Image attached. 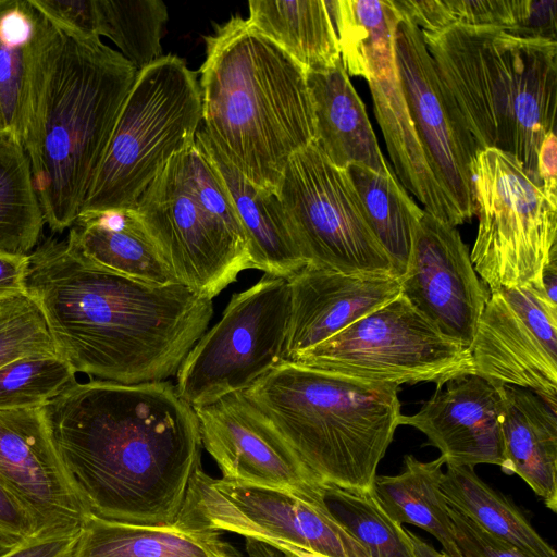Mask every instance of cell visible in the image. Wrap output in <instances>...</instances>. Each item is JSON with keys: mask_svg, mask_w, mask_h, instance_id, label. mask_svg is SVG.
I'll use <instances>...</instances> for the list:
<instances>
[{"mask_svg": "<svg viewBox=\"0 0 557 557\" xmlns=\"http://www.w3.org/2000/svg\"><path fill=\"white\" fill-rule=\"evenodd\" d=\"M59 457L89 515L173 525L201 467L194 408L169 381H75L45 406Z\"/></svg>", "mask_w": 557, "mask_h": 557, "instance_id": "obj_1", "label": "cell"}, {"mask_svg": "<svg viewBox=\"0 0 557 557\" xmlns=\"http://www.w3.org/2000/svg\"><path fill=\"white\" fill-rule=\"evenodd\" d=\"M25 285L58 355L75 372L120 384L165 381L207 331L211 299L182 284L152 285L110 271L71 235L29 255Z\"/></svg>", "mask_w": 557, "mask_h": 557, "instance_id": "obj_2", "label": "cell"}, {"mask_svg": "<svg viewBox=\"0 0 557 557\" xmlns=\"http://www.w3.org/2000/svg\"><path fill=\"white\" fill-rule=\"evenodd\" d=\"M17 137L52 233L71 228L136 79L135 67L100 37L74 32L27 0Z\"/></svg>", "mask_w": 557, "mask_h": 557, "instance_id": "obj_3", "label": "cell"}, {"mask_svg": "<svg viewBox=\"0 0 557 557\" xmlns=\"http://www.w3.org/2000/svg\"><path fill=\"white\" fill-rule=\"evenodd\" d=\"M205 41L202 129L251 184L276 194L290 157L315 137L306 71L239 15Z\"/></svg>", "mask_w": 557, "mask_h": 557, "instance_id": "obj_4", "label": "cell"}, {"mask_svg": "<svg viewBox=\"0 0 557 557\" xmlns=\"http://www.w3.org/2000/svg\"><path fill=\"white\" fill-rule=\"evenodd\" d=\"M422 38L453 120L476 152L504 151L539 177L537 153L556 125L557 41L460 26Z\"/></svg>", "mask_w": 557, "mask_h": 557, "instance_id": "obj_5", "label": "cell"}, {"mask_svg": "<svg viewBox=\"0 0 557 557\" xmlns=\"http://www.w3.org/2000/svg\"><path fill=\"white\" fill-rule=\"evenodd\" d=\"M398 389L284 360L243 394L320 485L369 491L400 425Z\"/></svg>", "mask_w": 557, "mask_h": 557, "instance_id": "obj_6", "label": "cell"}, {"mask_svg": "<svg viewBox=\"0 0 557 557\" xmlns=\"http://www.w3.org/2000/svg\"><path fill=\"white\" fill-rule=\"evenodd\" d=\"M135 211L178 283L201 297L251 269L234 207L196 143L160 170Z\"/></svg>", "mask_w": 557, "mask_h": 557, "instance_id": "obj_7", "label": "cell"}, {"mask_svg": "<svg viewBox=\"0 0 557 557\" xmlns=\"http://www.w3.org/2000/svg\"><path fill=\"white\" fill-rule=\"evenodd\" d=\"M201 120L197 73L185 60L166 54L139 71L81 211L135 209L160 170L195 144Z\"/></svg>", "mask_w": 557, "mask_h": 557, "instance_id": "obj_8", "label": "cell"}, {"mask_svg": "<svg viewBox=\"0 0 557 557\" xmlns=\"http://www.w3.org/2000/svg\"><path fill=\"white\" fill-rule=\"evenodd\" d=\"M473 190L479 226L470 252L488 292L533 285L557 252V200L515 157L493 148L478 152Z\"/></svg>", "mask_w": 557, "mask_h": 557, "instance_id": "obj_9", "label": "cell"}, {"mask_svg": "<svg viewBox=\"0 0 557 557\" xmlns=\"http://www.w3.org/2000/svg\"><path fill=\"white\" fill-rule=\"evenodd\" d=\"M348 75L364 78L396 176L424 211L457 226L463 219L436 180L412 124L395 63L400 16L391 0L326 1Z\"/></svg>", "mask_w": 557, "mask_h": 557, "instance_id": "obj_10", "label": "cell"}, {"mask_svg": "<svg viewBox=\"0 0 557 557\" xmlns=\"http://www.w3.org/2000/svg\"><path fill=\"white\" fill-rule=\"evenodd\" d=\"M290 361L398 386L438 387L474 373L470 348L445 336L401 294Z\"/></svg>", "mask_w": 557, "mask_h": 557, "instance_id": "obj_11", "label": "cell"}, {"mask_svg": "<svg viewBox=\"0 0 557 557\" xmlns=\"http://www.w3.org/2000/svg\"><path fill=\"white\" fill-rule=\"evenodd\" d=\"M276 195L306 265L396 277L347 170L314 141L290 157Z\"/></svg>", "mask_w": 557, "mask_h": 557, "instance_id": "obj_12", "label": "cell"}, {"mask_svg": "<svg viewBox=\"0 0 557 557\" xmlns=\"http://www.w3.org/2000/svg\"><path fill=\"white\" fill-rule=\"evenodd\" d=\"M289 313L286 278L265 274L234 294L178 368L175 387L181 398L196 408L249 388L285 360Z\"/></svg>", "mask_w": 557, "mask_h": 557, "instance_id": "obj_13", "label": "cell"}, {"mask_svg": "<svg viewBox=\"0 0 557 557\" xmlns=\"http://www.w3.org/2000/svg\"><path fill=\"white\" fill-rule=\"evenodd\" d=\"M175 525L226 531L274 547L288 544L329 557H371L337 521L325 499L194 473Z\"/></svg>", "mask_w": 557, "mask_h": 557, "instance_id": "obj_14", "label": "cell"}, {"mask_svg": "<svg viewBox=\"0 0 557 557\" xmlns=\"http://www.w3.org/2000/svg\"><path fill=\"white\" fill-rule=\"evenodd\" d=\"M469 348L474 374L530 389L557 411V305L544 289L490 292Z\"/></svg>", "mask_w": 557, "mask_h": 557, "instance_id": "obj_15", "label": "cell"}, {"mask_svg": "<svg viewBox=\"0 0 557 557\" xmlns=\"http://www.w3.org/2000/svg\"><path fill=\"white\" fill-rule=\"evenodd\" d=\"M0 487L27 513L39 540L77 536L90 516L55 449L44 406L0 410Z\"/></svg>", "mask_w": 557, "mask_h": 557, "instance_id": "obj_16", "label": "cell"}, {"mask_svg": "<svg viewBox=\"0 0 557 557\" xmlns=\"http://www.w3.org/2000/svg\"><path fill=\"white\" fill-rule=\"evenodd\" d=\"M201 445L222 479L324 500L325 490L243 392L194 408Z\"/></svg>", "mask_w": 557, "mask_h": 557, "instance_id": "obj_17", "label": "cell"}, {"mask_svg": "<svg viewBox=\"0 0 557 557\" xmlns=\"http://www.w3.org/2000/svg\"><path fill=\"white\" fill-rule=\"evenodd\" d=\"M400 294L445 336L470 347L490 292L460 233L423 210L412 232Z\"/></svg>", "mask_w": 557, "mask_h": 557, "instance_id": "obj_18", "label": "cell"}, {"mask_svg": "<svg viewBox=\"0 0 557 557\" xmlns=\"http://www.w3.org/2000/svg\"><path fill=\"white\" fill-rule=\"evenodd\" d=\"M394 52L409 114L428 162L463 221H471L476 213L472 169L478 152L455 124L443 99L420 29L400 20Z\"/></svg>", "mask_w": 557, "mask_h": 557, "instance_id": "obj_19", "label": "cell"}, {"mask_svg": "<svg viewBox=\"0 0 557 557\" xmlns=\"http://www.w3.org/2000/svg\"><path fill=\"white\" fill-rule=\"evenodd\" d=\"M504 385L465 374L436 387L418 412L401 416L435 446L445 465L474 468L504 463Z\"/></svg>", "mask_w": 557, "mask_h": 557, "instance_id": "obj_20", "label": "cell"}, {"mask_svg": "<svg viewBox=\"0 0 557 557\" xmlns=\"http://www.w3.org/2000/svg\"><path fill=\"white\" fill-rule=\"evenodd\" d=\"M290 313L285 360L326 341L400 294L391 275L343 273L306 265L287 278Z\"/></svg>", "mask_w": 557, "mask_h": 557, "instance_id": "obj_21", "label": "cell"}, {"mask_svg": "<svg viewBox=\"0 0 557 557\" xmlns=\"http://www.w3.org/2000/svg\"><path fill=\"white\" fill-rule=\"evenodd\" d=\"M195 143L234 207L247 240L251 269L287 280L306 267L277 195L251 184L202 128L198 129Z\"/></svg>", "mask_w": 557, "mask_h": 557, "instance_id": "obj_22", "label": "cell"}, {"mask_svg": "<svg viewBox=\"0 0 557 557\" xmlns=\"http://www.w3.org/2000/svg\"><path fill=\"white\" fill-rule=\"evenodd\" d=\"M312 102L314 143L338 168L350 163L385 171V161L366 108L355 90L343 62L306 73Z\"/></svg>", "mask_w": 557, "mask_h": 557, "instance_id": "obj_23", "label": "cell"}, {"mask_svg": "<svg viewBox=\"0 0 557 557\" xmlns=\"http://www.w3.org/2000/svg\"><path fill=\"white\" fill-rule=\"evenodd\" d=\"M504 463L557 512V419L536 394L504 385Z\"/></svg>", "mask_w": 557, "mask_h": 557, "instance_id": "obj_24", "label": "cell"}, {"mask_svg": "<svg viewBox=\"0 0 557 557\" xmlns=\"http://www.w3.org/2000/svg\"><path fill=\"white\" fill-rule=\"evenodd\" d=\"M400 20L421 34L453 27H492L523 37L556 40V0H391Z\"/></svg>", "mask_w": 557, "mask_h": 557, "instance_id": "obj_25", "label": "cell"}, {"mask_svg": "<svg viewBox=\"0 0 557 557\" xmlns=\"http://www.w3.org/2000/svg\"><path fill=\"white\" fill-rule=\"evenodd\" d=\"M69 235L110 271L152 285L180 284L135 209L81 211Z\"/></svg>", "mask_w": 557, "mask_h": 557, "instance_id": "obj_26", "label": "cell"}, {"mask_svg": "<svg viewBox=\"0 0 557 557\" xmlns=\"http://www.w3.org/2000/svg\"><path fill=\"white\" fill-rule=\"evenodd\" d=\"M75 557H243L216 531L104 520L89 516Z\"/></svg>", "mask_w": 557, "mask_h": 557, "instance_id": "obj_27", "label": "cell"}, {"mask_svg": "<svg viewBox=\"0 0 557 557\" xmlns=\"http://www.w3.org/2000/svg\"><path fill=\"white\" fill-rule=\"evenodd\" d=\"M248 23L277 44L305 71L342 62L339 42L323 0H250Z\"/></svg>", "mask_w": 557, "mask_h": 557, "instance_id": "obj_28", "label": "cell"}, {"mask_svg": "<svg viewBox=\"0 0 557 557\" xmlns=\"http://www.w3.org/2000/svg\"><path fill=\"white\" fill-rule=\"evenodd\" d=\"M444 465L442 456L421 461L407 455L403 471L396 475H376L371 492L395 523L419 527L438 541L445 554L462 557L455 541L448 503L441 488Z\"/></svg>", "mask_w": 557, "mask_h": 557, "instance_id": "obj_29", "label": "cell"}, {"mask_svg": "<svg viewBox=\"0 0 557 557\" xmlns=\"http://www.w3.org/2000/svg\"><path fill=\"white\" fill-rule=\"evenodd\" d=\"M465 466L447 465L441 483L447 503L492 536L529 557H557L555 549L506 496Z\"/></svg>", "mask_w": 557, "mask_h": 557, "instance_id": "obj_30", "label": "cell"}, {"mask_svg": "<svg viewBox=\"0 0 557 557\" xmlns=\"http://www.w3.org/2000/svg\"><path fill=\"white\" fill-rule=\"evenodd\" d=\"M346 170L368 224L391 259L396 277L400 278L407 269L413 227L423 210L409 196L391 166L380 172L350 163Z\"/></svg>", "mask_w": 557, "mask_h": 557, "instance_id": "obj_31", "label": "cell"}, {"mask_svg": "<svg viewBox=\"0 0 557 557\" xmlns=\"http://www.w3.org/2000/svg\"><path fill=\"white\" fill-rule=\"evenodd\" d=\"M44 224L28 158L9 133L0 140V252L29 255Z\"/></svg>", "mask_w": 557, "mask_h": 557, "instance_id": "obj_32", "label": "cell"}, {"mask_svg": "<svg viewBox=\"0 0 557 557\" xmlns=\"http://www.w3.org/2000/svg\"><path fill=\"white\" fill-rule=\"evenodd\" d=\"M99 36L114 42L137 72L162 57L161 38L169 18L161 0H96Z\"/></svg>", "mask_w": 557, "mask_h": 557, "instance_id": "obj_33", "label": "cell"}, {"mask_svg": "<svg viewBox=\"0 0 557 557\" xmlns=\"http://www.w3.org/2000/svg\"><path fill=\"white\" fill-rule=\"evenodd\" d=\"M324 490L332 515L371 557H413L406 529L386 515L371 490Z\"/></svg>", "mask_w": 557, "mask_h": 557, "instance_id": "obj_34", "label": "cell"}, {"mask_svg": "<svg viewBox=\"0 0 557 557\" xmlns=\"http://www.w3.org/2000/svg\"><path fill=\"white\" fill-rule=\"evenodd\" d=\"M74 369L59 355H36L0 368V410L42 407L75 379Z\"/></svg>", "mask_w": 557, "mask_h": 557, "instance_id": "obj_35", "label": "cell"}, {"mask_svg": "<svg viewBox=\"0 0 557 557\" xmlns=\"http://www.w3.org/2000/svg\"><path fill=\"white\" fill-rule=\"evenodd\" d=\"M32 33L26 0H0V103L17 137L25 47ZM18 138V137H17Z\"/></svg>", "mask_w": 557, "mask_h": 557, "instance_id": "obj_36", "label": "cell"}, {"mask_svg": "<svg viewBox=\"0 0 557 557\" xmlns=\"http://www.w3.org/2000/svg\"><path fill=\"white\" fill-rule=\"evenodd\" d=\"M36 355H58L40 307L27 292L0 300V368Z\"/></svg>", "mask_w": 557, "mask_h": 557, "instance_id": "obj_37", "label": "cell"}, {"mask_svg": "<svg viewBox=\"0 0 557 557\" xmlns=\"http://www.w3.org/2000/svg\"><path fill=\"white\" fill-rule=\"evenodd\" d=\"M456 544L462 557H529L518 548L492 536L448 504Z\"/></svg>", "mask_w": 557, "mask_h": 557, "instance_id": "obj_38", "label": "cell"}, {"mask_svg": "<svg viewBox=\"0 0 557 557\" xmlns=\"http://www.w3.org/2000/svg\"><path fill=\"white\" fill-rule=\"evenodd\" d=\"M33 4L54 22L86 36H99L96 0H32Z\"/></svg>", "mask_w": 557, "mask_h": 557, "instance_id": "obj_39", "label": "cell"}, {"mask_svg": "<svg viewBox=\"0 0 557 557\" xmlns=\"http://www.w3.org/2000/svg\"><path fill=\"white\" fill-rule=\"evenodd\" d=\"M0 537L24 544L36 539L33 521L23 508L0 487Z\"/></svg>", "mask_w": 557, "mask_h": 557, "instance_id": "obj_40", "label": "cell"}, {"mask_svg": "<svg viewBox=\"0 0 557 557\" xmlns=\"http://www.w3.org/2000/svg\"><path fill=\"white\" fill-rule=\"evenodd\" d=\"M28 255L0 252V300L26 293Z\"/></svg>", "mask_w": 557, "mask_h": 557, "instance_id": "obj_41", "label": "cell"}, {"mask_svg": "<svg viewBox=\"0 0 557 557\" xmlns=\"http://www.w3.org/2000/svg\"><path fill=\"white\" fill-rule=\"evenodd\" d=\"M78 536L34 539L18 545L2 557H75Z\"/></svg>", "mask_w": 557, "mask_h": 557, "instance_id": "obj_42", "label": "cell"}, {"mask_svg": "<svg viewBox=\"0 0 557 557\" xmlns=\"http://www.w3.org/2000/svg\"><path fill=\"white\" fill-rule=\"evenodd\" d=\"M537 175L545 193L557 200V138L549 133L543 139L537 153Z\"/></svg>", "mask_w": 557, "mask_h": 557, "instance_id": "obj_43", "label": "cell"}, {"mask_svg": "<svg viewBox=\"0 0 557 557\" xmlns=\"http://www.w3.org/2000/svg\"><path fill=\"white\" fill-rule=\"evenodd\" d=\"M541 281L547 298L557 305V252L552 255L543 268Z\"/></svg>", "mask_w": 557, "mask_h": 557, "instance_id": "obj_44", "label": "cell"}, {"mask_svg": "<svg viewBox=\"0 0 557 557\" xmlns=\"http://www.w3.org/2000/svg\"><path fill=\"white\" fill-rule=\"evenodd\" d=\"M406 534L410 544L413 557H450L443 550L438 552L429 543L424 542L417 534L406 529Z\"/></svg>", "mask_w": 557, "mask_h": 557, "instance_id": "obj_45", "label": "cell"}, {"mask_svg": "<svg viewBox=\"0 0 557 557\" xmlns=\"http://www.w3.org/2000/svg\"><path fill=\"white\" fill-rule=\"evenodd\" d=\"M247 550L250 557H288L267 544L252 540H247Z\"/></svg>", "mask_w": 557, "mask_h": 557, "instance_id": "obj_46", "label": "cell"}, {"mask_svg": "<svg viewBox=\"0 0 557 557\" xmlns=\"http://www.w3.org/2000/svg\"><path fill=\"white\" fill-rule=\"evenodd\" d=\"M272 548L276 549L282 555L288 557H329L309 549L292 546L288 544H278Z\"/></svg>", "mask_w": 557, "mask_h": 557, "instance_id": "obj_47", "label": "cell"}, {"mask_svg": "<svg viewBox=\"0 0 557 557\" xmlns=\"http://www.w3.org/2000/svg\"><path fill=\"white\" fill-rule=\"evenodd\" d=\"M18 545H22V544L14 543V542H11V541L0 537V557L8 554L9 552L14 549Z\"/></svg>", "mask_w": 557, "mask_h": 557, "instance_id": "obj_48", "label": "cell"}, {"mask_svg": "<svg viewBox=\"0 0 557 557\" xmlns=\"http://www.w3.org/2000/svg\"><path fill=\"white\" fill-rule=\"evenodd\" d=\"M10 131H9V127H8V124H7V120H5V116H4V112H3V109H2V106L0 103V140L7 135L9 134Z\"/></svg>", "mask_w": 557, "mask_h": 557, "instance_id": "obj_49", "label": "cell"}]
</instances>
